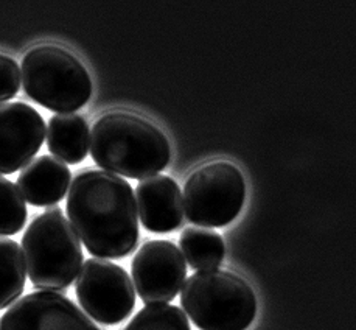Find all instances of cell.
I'll list each match as a JSON object with an SVG mask.
<instances>
[{
    "instance_id": "6da1fadb",
    "label": "cell",
    "mask_w": 356,
    "mask_h": 330,
    "mask_svg": "<svg viewBox=\"0 0 356 330\" xmlns=\"http://www.w3.org/2000/svg\"><path fill=\"white\" fill-rule=\"evenodd\" d=\"M65 210L78 239L100 259H124L140 239L136 195L124 178L83 171L72 181Z\"/></svg>"
},
{
    "instance_id": "7a4b0ae2",
    "label": "cell",
    "mask_w": 356,
    "mask_h": 330,
    "mask_svg": "<svg viewBox=\"0 0 356 330\" xmlns=\"http://www.w3.org/2000/svg\"><path fill=\"white\" fill-rule=\"evenodd\" d=\"M98 167L128 180H147L167 168L171 147L167 136L147 118L109 112L94 123L89 142Z\"/></svg>"
},
{
    "instance_id": "3957f363",
    "label": "cell",
    "mask_w": 356,
    "mask_h": 330,
    "mask_svg": "<svg viewBox=\"0 0 356 330\" xmlns=\"http://www.w3.org/2000/svg\"><path fill=\"white\" fill-rule=\"evenodd\" d=\"M22 249L27 274L38 290L64 292L83 267L81 242L56 206L47 207L29 224Z\"/></svg>"
},
{
    "instance_id": "277c9868",
    "label": "cell",
    "mask_w": 356,
    "mask_h": 330,
    "mask_svg": "<svg viewBox=\"0 0 356 330\" xmlns=\"http://www.w3.org/2000/svg\"><path fill=\"white\" fill-rule=\"evenodd\" d=\"M181 307L200 330H246L257 315L254 290L224 269H204L187 277Z\"/></svg>"
},
{
    "instance_id": "5b68a950",
    "label": "cell",
    "mask_w": 356,
    "mask_h": 330,
    "mask_svg": "<svg viewBox=\"0 0 356 330\" xmlns=\"http://www.w3.org/2000/svg\"><path fill=\"white\" fill-rule=\"evenodd\" d=\"M24 91L33 102L59 114H75L92 97V80L80 59L58 45H39L25 55Z\"/></svg>"
},
{
    "instance_id": "8992f818",
    "label": "cell",
    "mask_w": 356,
    "mask_h": 330,
    "mask_svg": "<svg viewBox=\"0 0 356 330\" xmlns=\"http://www.w3.org/2000/svg\"><path fill=\"white\" fill-rule=\"evenodd\" d=\"M246 181L230 162H212L193 171L182 194L187 220L202 228H222L240 215Z\"/></svg>"
},
{
    "instance_id": "52a82bcc",
    "label": "cell",
    "mask_w": 356,
    "mask_h": 330,
    "mask_svg": "<svg viewBox=\"0 0 356 330\" xmlns=\"http://www.w3.org/2000/svg\"><path fill=\"white\" fill-rule=\"evenodd\" d=\"M75 293L84 312L104 326L128 320L136 306V290L128 273L103 259L83 263L75 279Z\"/></svg>"
},
{
    "instance_id": "ba28073f",
    "label": "cell",
    "mask_w": 356,
    "mask_h": 330,
    "mask_svg": "<svg viewBox=\"0 0 356 330\" xmlns=\"http://www.w3.org/2000/svg\"><path fill=\"white\" fill-rule=\"evenodd\" d=\"M131 273L145 306L167 304L179 294L187 279V265L173 242L151 240L137 251Z\"/></svg>"
},
{
    "instance_id": "9c48e42d",
    "label": "cell",
    "mask_w": 356,
    "mask_h": 330,
    "mask_svg": "<svg viewBox=\"0 0 356 330\" xmlns=\"http://www.w3.org/2000/svg\"><path fill=\"white\" fill-rule=\"evenodd\" d=\"M0 330H102L67 296L56 292L25 294L0 318Z\"/></svg>"
},
{
    "instance_id": "30bf717a",
    "label": "cell",
    "mask_w": 356,
    "mask_h": 330,
    "mask_svg": "<svg viewBox=\"0 0 356 330\" xmlns=\"http://www.w3.org/2000/svg\"><path fill=\"white\" fill-rule=\"evenodd\" d=\"M44 139L45 120L35 108L22 102L0 104V176L27 167Z\"/></svg>"
},
{
    "instance_id": "8fae6325",
    "label": "cell",
    "mask_w": 356,
    "mask_h": 330,
    "mask_svg": "<svg viewBox=\"0 0 356 330\" xmlns=\"http://www.w3.org/2000/svg\"><path fill=\"white\" fill-rule=\"evenodd\" d=\"M137 214L143 228L154 234H168L184 221L182 192L170 176L156 175L138 182L136 190Z\"/></svg>"
},
{
    "instance_id": "7c38bea8",
    "label": "cell",
    "mask_w": 356,
    "mask_h": 330,
    "mask_svg": "<svg viewBox=\"0 0 356 330\" xmlns=\"http://www.w3.org/2000/svg\"><path fill=\"white\" fill-rule=\"evenodd\" d=\"M70 170L64 162L49 155L33 159L17 178V189L24 200L36 207L55 206L67 195Z\"/></svg>"
},
{
    "instance_id": "4fadbf2b",
    "label": "cell",
    "mask_w": 356,
    "mask_h": 330,
    "mask_svg": "<svg viewBox=\"0 0 356 330\" xmlns=\"http://www.w3.org/2000/svg\"><path fill=\"white\" fill-rule=\"evenodd\" d=\"M90 131L88 122L78 114H56L47 128V148L58 161L80 164L89 151Z\"/></svg>"
},
{
    "instance_id": "5bb4252c",
    "label": "cell",
    "mask_w": 356,
    "mask_h": 330,
    "mask_svg": "<svg viewBox=\"0 0 356 330\" xmlns=\"http://www.w3.org/2000/svg\"><path fill=\"white\" fill-rule=\"evenodd\" d=\"M179 246L184 259L197 272L218 268L226 256L221 235L212 229L187 228L181 235Z\"/></svg>"
},
{
    "instance_id": "9a60e30c",
    "label": "cell",
    "mask_w": 356,
    "mask_h": 330,
    "mask_svg": "<svg viewBox=\"0 0 356 330\" xmlns=\"http://www.w3.org/2000/svg\"><path fill=\"white\" fill-rule=\"evenodd\" d=\"M25 268L21 246L15 240L0 239V310L11 307L24 293Z\"/></svg>"
},
{
    "instance_id": "2e32d148",
    "label": "cell",
    "mask_w": 356,
    "mask_h": 330,
    "mask_svg": "<svg viewBox=\"0 0 356 330\" xmlns=\"http://www.w3.org/2000/svg\"><path fill=\"white\" fill-rule=\"evenodd\" d=\"M124 330H192V327L179 307L149 304L129 321Z\"/></svg>"
},
{
    "instance_id": "e0dca14e",
    "label": "cell",
    "mask_w": 356,
    "mask_h": 330,
    "mask_svg": "<svg viewBox=\"0 0 356 330\" xmlns=\"http://www.w3.org/2000/svg\"><path fill=\"white\" fill-rule=\"evenodd\" d=\"M29 210L15 182L0 176V235L21 233L27 221Z\"/></svg>"
},
{
    "instance_id": "ac0fdd59",
    "label": "cell",
    "mask_w": 356,
    "mask_h": 330,
    "mask_svg": "<svg viewBox=\"0 0 356 330\" xmlns=\"http://www.w3.org/2000/svg\"><path fill=\"white\" fill-rule=\"evenodd\" d=\"M21 69L15 59L0 55V104L15 97L21 88Z\"/></svg>"
}]
</instances>
